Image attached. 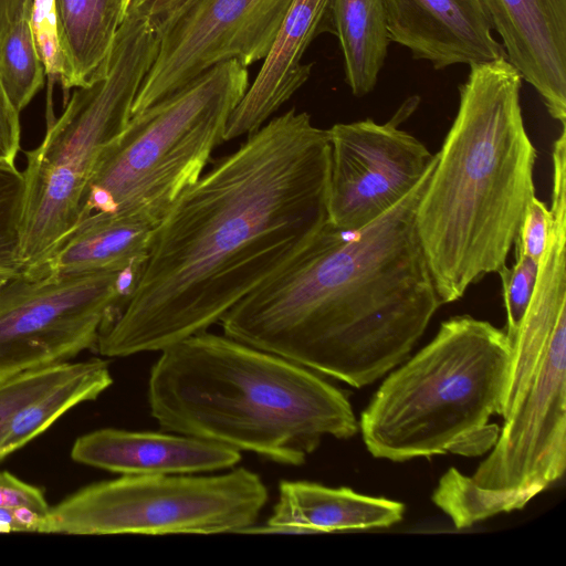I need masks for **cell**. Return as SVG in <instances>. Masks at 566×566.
Here are the masks:
<instances>
[{
    "label": "cell",
    "instance_id": "obj_27",
    "mask_svg": "<svg viewBox=\"0 0 566 566\" xmlns=\"http://www.w3.org/2000/svg\"><path fill=\"white\" fill-rule=\"evenodd\" d=\"M553 216L545 202L534 197L528 203L515 239V252L539 262L551 238Z\"/></svg>",
    "mask_w": 566,
    "mask_h": 566
},
{
    "label": "cell",
    "instance_id": "obj_7",
    "mask_svg": "<svg viewBox=\"0 0 566 566\" xmlns=\"http://www.w3.org/2000/svg\"><path fill=\"white\" fill-rule=\"evenodd\" d=\"M158 44L156 24L127 12L106 60L49 122L39 146L25 151L21 271L43 259L76 226L87 182L104 149L130 119Z\"/></svg>",
    "mask_w": 566,
    "mask_h": 566
},
{
    "label": "cell",
    "instance_id": "obj_4",
    "mask_svg": "<svg viewBox=\"0 0 566 566\" xmlns=\"http://www.w3.org/2000/svg\"><path fill=\"white\" fill-rule=\"evenodd\" d=\"M159 429L301 465L325 436L358 423L347 397L311 369L207 331L165 349L147 389Z\"/></svg>",
    "mask_w": 566,
    "mask_h": 566
},
{
    "label": "cell",
    "instance_id": "obj_23",
    "mask_svg": "<svg viewBox=\"0 0 566 566\" xmlns=\"http://www.w3.org/2000/svg\"><path fill=\"white\" fill-rule=\"evenodd\" d=\"M84 361H65L0 380V440L13 415L61 381L78 373Z\"/></svg>",
    "mask_w": 566,
    "mask_h": 566
},
{
    "label": "cell",
    "instance_id": "obj_3",
    "mask_svg": "<svg viewBox=\"0 0 566 566\" xmlns=\"http://www.w3.org/2000/svg\"><path fill=\"white\" fill-rule=\"evenodd\" d=\"M469 66L415 218L442 305L505 265L535 197L522 76L505 56Z\"/></svg>",
    "mask_w": 566,
    "mask_h": 566
},
{
    "label": "cell",
    "instance_id": "obj_22",
    "mask_svg": "<svg viewBox=\"0 0 566 566\" xmlns=\"http://www.w3.org/2000/svg\"><path fill=\"white\" fill-rule=\"evenodd\" d=\"M46 76L30 25V15L18 20L0 43V80L20 113L44 84Z\"/></svg>",
    "mask_w": 566,
    "mask_h": 566
},
{
    "label": "cell",
    "instance_id": "obj_30",
    "mask_svg": "<svg viewBox=\"0 0 566 566\" xmlns=\"http://www.w3.org/2000/svg\"><path fill=\"white\" fill-rule=\"evenodd\" d=\"M43 516L29 507H0V533H38Z\"/></svg>",
    "mask_w": 566,
    "mask_h": 566
},
{
    "label": "cell",
    "instance_id": "obj_5",
    "mask_svg": "<svg viewBox=\"0 0 566 566\" xmlns=\"http://www.w3.org/2000/svg\"><path fill=\"white\" fill-rule=\"evenodd\" d=\"M566 258L548 250L512 342L503 427L468 476L450 468L432 501L458 528L523 509L559 480L566 465Z\"/></svg>",
    "mask_w": 566,
    "mask_h": 566
},
{
    "label": "cell",
    "instance_id": "obj_24",
    "mask_svg": "<svg viewBox=\"0 0 566 566\" xmlns=\"http://www.w3.org/2000/svg\"><path fill=\"white\" fill-rule=\"evenodd\" d=\"M24 178L17 166H0V273L17 274Z\"/></svg>",
    "mask_w": 566,
    "mask_h": 566
},
{
    "label": "cell",
    "instance_id": "obj_25",
    "mask_svg": "<svg viewBox=\"0 0 566 566\" xmlns=\"http://www.w3.org/2000/svg\"><path fill=\"white\" fill-rule=\"evenodd\" d=\"M515 263L506 264L497 272L502 282V294L506 312V336L512 344L534 293L539 262L515 252Z\"/></svg>",
    "mask_w": 566,
    "mask_h": 566
},
{
    "label": "cell",
    "instance_id": "obj_6",
    "mask_svg": "<svg viewBox=\"0 0 566 566\" xmlns=\"http://www.w3.org/2000/svg\"><path fill=\"white\" fill-rule=\"evenodd\" d=\"M512 345L506 333L470 315L444 321L436 336L380 385L361 412L373 457L402 462L446 452L482 454L494 446Z\"/></svg>",
    "mask_w": 566,
    "mask_h": 566
},
{
    "label": "cell",
    "instance_id": "obj_19",
    "mask_svg": "<svg viewBox=\"0 0 566 566\" xmlns=\"http://www.w3.org/2000/svg\"><path fill=\"white\" fill-rule=\"evenodd\" d=\"M63 74L60 84L85 86L108 56L126 11L122 0H56Z\"/></svg>",
    "mask_w": 566,
    "mask_h": 566
},
{
    "label": "cell",
    "instance_id": "obj_15",
    "mask_svg": "<svg viewBox=\"0 0 566 566\" xmlns=\"http://www.w3.org/2000/svg\"><path fill=\"white\" fill-rule=\"evenodd\" d=\"M71 458L122 475L199 474L233 468L241 453L226 444L172 432L104 428L78 437Z\"/></svg>",
    "mask_w": 566,
    "mask_h": 566
},
{
    "label": "cell",
    "instance_id": "obj_2",
    "mask_svg": "<svg viewBox=\"0 0 566 566\" xmlns=\"http://www.w3.org/2000/svg\"><path fill=\"white\" fill-rule=\"evenodd\" d=\"M436 158L373 222L329 223L222 316L224 335L356 388L403 363L442 305L415 220Z\"/></svg>",
    "mask_w": 566,
    "mask_h": 566
},
{
    "label": "cell",
    "instance_id": "obj_13",
    "mask_svg": "<svg viewBox=\"0 0 566 566\" xmlns=\"http://www.w3.org/2000/svg\"><path fill=\"white\" fill-rule=\"evenodd\" d=\"M390 42L443 70L505 56L482 0H382Z\"/></svg>",
    "mask_w": 566,
    "mask_h": 566
},
{
    "label": "cell",
    "instance_id": "obj_31",
    "mask_svg": "<svg viewBox=\"0 0 566 566\" xmlns=\"http://www.w3.org/2000/svg\"><path fill=\"white\" fill-rule=\"evenodd\" d=\"M182 0H130L127 12L151 20L155 24L172 11Z\"/></svg>",
    "mask_w": 566,
    "mask_h": 566
},
{
    "label": "cell",
    "instance_id": "obj_33",
    "mask_svg": "<svg viewBox=\"0 0 566 566\" xmlns=\"http://www.w3.org/2000/svg\"><path fill=\"white\" fill-rule=\"evenodd\" d=\"M122 3H123V6H124L125 11H127V8H128V6H129V3H130V0H122ZM125 15H126V14H125Z\"/></svg>",
    "mask_w": 566,
    "mask_h": 566
},
{
    "label": "cell",
    "instance_id": "obj_8",
    "mask_svg": "<svg viewBox=\"0 0 566 566\" xmlns=\"http://www.w3.org/2000/svg\"><path fill=\"white\" fill-rule=\"evenodd\" d=\"M248 87L247 66L229 61L132 115L102 153L76 226L90 216H138L158 223L203 174Z\"/></svg>",
    "mask_w": 566,
    "mask_h": 566
},
{
    "label": "cell",
    "instance_id": "obj_11",
    "mask_svg": "<svg viewBox=\"0 0 566 566\" xmlns=\"http://www.w3.org/2000/svg\"><path fill=\"white\" fill-rule=\"evenodd\" d=\"M293 0H182L156 23V59L132 115L229 61L249 66L270 51Z\"/></svg>",
    "mask_w": 566,
    "mask_h": 566
},
{
    "label": "cell",
    "instance_id": "obj_29",
    "mask_svg": "<svg viewBox=\"0 0 566 566\" xmlns=\"http://www.w3.org/2000/svg\"><path fill=\"white\" fill-rule=\"evenodd\" d=\"M20 136V113L9 101L0 80V166H15Z\"/></svg>",
    "mask_w": 566,
    "mask_h": 566
},
{
    "label": "cell",
    "instance_id": "obj_9",
    "mask_svg": "<svg viewBox=\"0 0 566 566\" xmlns=\"http://www.w3.org/2000/svg\"><path fill=\"white\" fill-rule=\"evenodd\" d=\"M268 495L261 478L244 468L219 475H122L90 484L50 506L38 533H245Z\"/></svg>",
    "mask_w": 566,
    "mask_h": 566
},
{
    "label": "cell",
    "instance_id": "obj_12",
    "mask_svg": "<svg viewBox=\"0 0 566 566\" xmlns=\"http://www.w3.org/2000/svg\"><path fill=\"white\" fill-rule=\"evenodd\" d=\"M417 103L408 102L384 124L371 118L328 128L331 176L329 223L354 231L373 222L423 177L434 155L399 128Z\"/></svg>",
    "mask_w": 566,
    "mask_h": 566
},
{
    "label": "cell",
    "instance_id": "obj_10",
    "mask_svg": "<svg viewBox=\"0 0 566 566\" xmlns=\"http://www.w3.org/2000/svg\"><path fill=\"white\" fill-rule=\"evenodd\" d=\"M119 271L39 279L22 272L12 275L0 289V380L96 348L118 305L124 306L117 289Z\"/></svg>",
    "mask_w": 566,
    "mask_h": 566
},
{
    "label": "cell",
    "instance_id": "obj_16",
    "mask_svg": "<svg viewBox=\"0 0 566 566\" xmlns=\"http://www.w3.org/2000/svg\"><path fill=\"white\" fill-rule=\"evenodd\" d=\"M331 0H293L253 83L229 116L224 142L262 127L305 82L312 63L303 56L325 27Z\"/></svg>",
    "mask_w": 566,
    "mask_h": 566
},
{
    "label": "cell",
    "instance_id": "obj_18",
    "mask_svg": "<svg viewBox=\"0 0 566 566\" xmlns=\"http://www.w3.org/2000/svg\"><path fill=\"white\" fill-rule=\"evenodd\" d=\"M156 226L138 216H90L43 259L20 272L39 279L123 270L146 260Z\"/></svg>",
    "mask_w": 566,
    "mask_h": 566
},
{
    "label": "cell",
    "instance_id": "obj_20",
    "mask_svg": "<svg viewBox=\"0 0 566 566\" xmlns=\"http://www.w3.org/2000/svg\"><path fill=\"white\" fill-rule=\"evenodd\" d=\"M329 15L345 81L354 96H366L378 82L390 43L384 1L331 0Z\"/></svg>",
    "mask_w": 566,
    "mask_h": 566
},
{
    "label": "cell",
    "instance_id": "obj_14",
    "mask_svg": "<svg viewBox=\"0 0 566 566\" xmlns=\"http://www.w3.org/2000/svg\"><path fill=\"white\" fill-rule=\"evenodd\" d=\"M506 60L566 126V0H482Z\"/></svg>",
    "mask_w": 566,
    "mask_h": 566
},
{
    "label": "cell",
    "instance_id": "obj_17",
    "mask_svg": "<svg viewBox=\"0 0 566 566\" xmlns=\"http://www.w3.org/2000/svg\"><path fill=\"white\" fill-rule=\"evenodd\" d=\"M402 503L307 481H281L265 526L247 532L329 533L388 527L403 515Z\"/></svg>",
    "mask_w": 566,
    "mask_h": 566
},
{
    "label": "cell",
    "instance_id": "obj_21",
    "mask_svg": "<svg viewBox=\"0 0 566 566\" xmlns=\"http://www.w3.org/2000/svg\"><path fill=\"white\" fill-rule=\"evenodd\" d=\"M113 384L106 360L91 358L75 375L32 400L10 419L0 440V461L44 432L75 406L95 400Z\"/></svg>",
    "mask_w": 566,
    "mask_h": 566
},
{
    "label": "cell",
    "instance_id": "obj_26",
    "mask_svg": "<svg viewBox=\"0 0 566 566\" xmlns=\"http://www.w3.org/2000/svg\"><path fill=\"white\" fill-rule=\"evenodd\" d=\"M30 25L49 82H60L63 64L57 31L56 0H32Z\"/></svg>",
    "mask_w": 566,
    "mask_h": 566
},
{
    "label": "cell",
    "instance_id": "obj_28",
    "mask_svg": "<svg viewBox=\"0 0 566 566\" xmlns=\"http://www.w3.org/2000/svg\"><path fill=\"white\" fill-rule=\"evenodd\" d=\"M0 507H29L45 515L50 505L42 489L0 471Z\"/></svg>",
    "mask_w": 566,
    "mask_h": 566
},
{
    "label": "cell",
    "instance_id": "obj_32",
    "mask_svg": "<svg viewBox=\"0 0 566 566\" xmlns=\"http://www.w3.org/2000/svg\"><path fill=\"white\" fill-rule=\"evenodd\" d=\"M14 274H3L0 273V289L3 286V284Z\"/></svg>",
    "mask_w": 566,
    "mask_h": 566
},
{
    "label": "cell",
    "instance_id": "obj_1",
    "mask_svg": "<svg viewBox=\"0 0 566 566\" xmlns=\"http://www.w3.org/2000/svg\"><path fill=\"white\" fill-rule=\"evenodd\" d=\"M328 130L295 108L188 187L156 226L136 287L96 350L125 357L207 331L329 224Z\"/></svg>",
    "mask_w": 566,
    "mask_h": 566
}]
</instances>
